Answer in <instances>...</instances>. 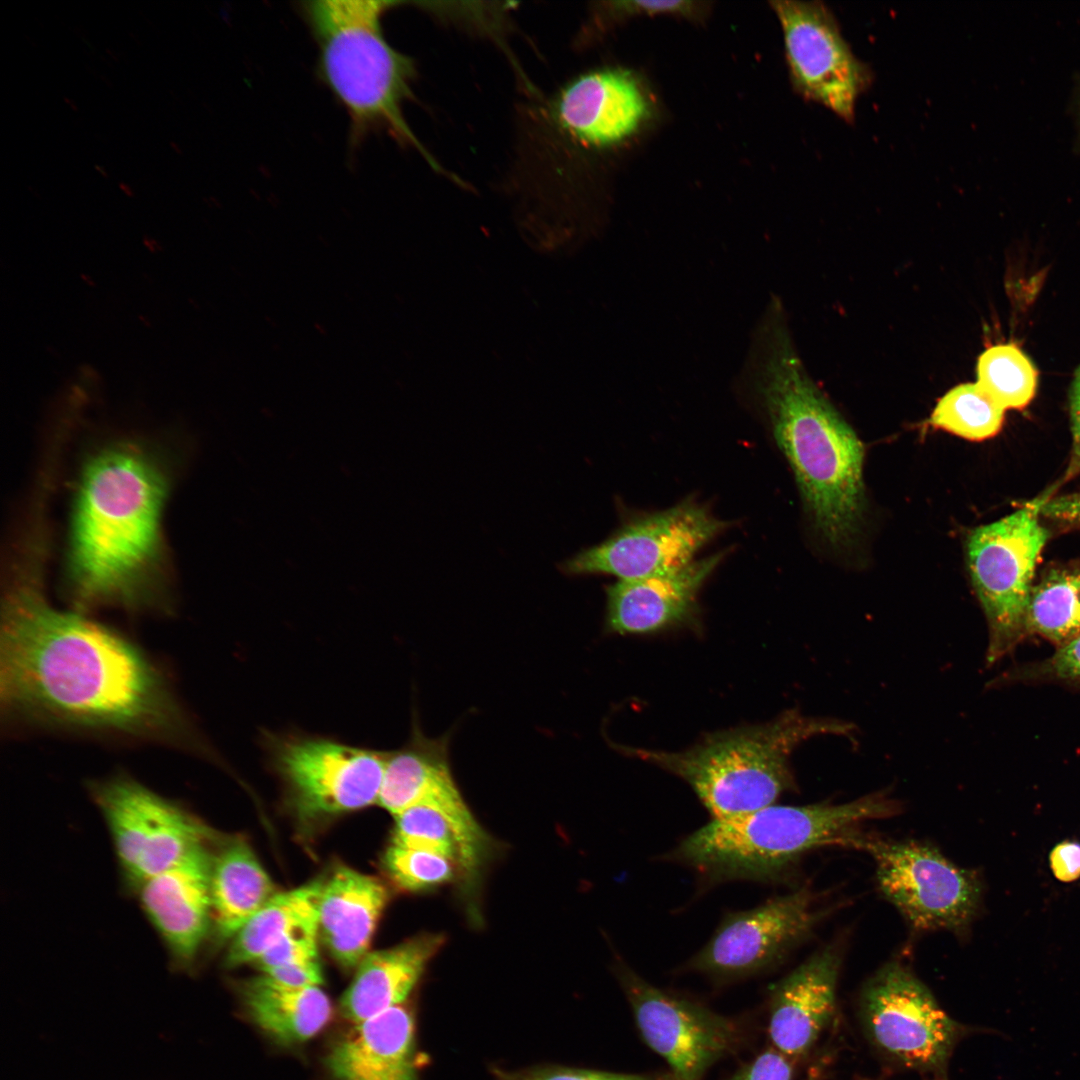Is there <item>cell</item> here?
<instances>
[{
  "mask_svg": "<svg viewBox=\"0 0 1080 1080\" xmlns=\"http://www.w3.org/2000/svg\"><path fill=\"white\" fill-rule=\"evenodd\" d=\"M0 696L10 716L191 746V726L158 667L134 643L61 611L33 583L3 600Z\"/></svg>",
  "mask_w": 1080,
  "mask_h": 1080,
  "instance_id": "6da1fadb",
  "label": "cell"
},
{
  "mask_svg": "<svg viewBox=\"0 0 1080 1080\" xmlns=\"http://www.w3.org/2000/svg\"><path fill=\"white\" fill-rule=\"evenodd\" d=\"M170 479L143 444L117 441L91 454L74 492L65 580L80 607L155 603L164 579L162 515Z\"/></svg>",
  "mask_w": 1080,
  "mask_h": 1080,
  "instance_id": "7a4b0ae2",
  "label": "cell"
},
{
  "mask_svg": "<svg viewBox=\"0 0 1080 1080\" xmlns=\"http://www.w3.org/2000/svg\"><path fill=\"white\" fill-rule=\"evenodd\" d=\"M758 339L754 394L816 529L833 547H847L863 520L864 446L807 375L776 312Z\"/></svg>",
  "mask_w": 1080,
  "mask_h": 1080,
  "instance_id": "3957f363",
  "label": "cell"
},
{
  "mask_svg": "<svg viewBox=\"0 0 1080 1080\" xmlns=\"http://www.w3.org/2000/svg\"><path fill=\"white\" fill-rule=\"evenodd\" d=\"M900 809L899 801L883 791L841 804H772L713 818L683 839L671 858L712 881L776 880L808 851L849 847L863 822L893 816Z\"/></svg>",
  "mask_w": 1080,
  "mask_h": 1080,
  "instance_id": "277c9868",
  "label": "cell"
},
{
  "mask_svg": "<svg viewBox=\"0 0 1080 1080\" xmlns=\"http://www.w3.org/2000/svg\"><path fill=\"white\" fill-rule=\"evenodd\" d=\"M396 3L313 0L299 2L298 10L317 45L320 80L349 117L351 145L385 131L425 152L402 111L411 96L414 64L389 44L382 27Z\"/></svg>",
  "mask_w": 1080,
  "mask_h": 1080,
  "instance_id": "5b68a950",
  "label": "cell"
},
{
  "mask_svg": "<svg viewBox=\"0 0 1080 1080\" xmlns=\"http://www.w3.org/2000/svg\"><path fill=\"white\" fill-rule=\"evenodd\" d=\"M852 723L790 710L758 725L718 731L679 752L622 750L684 780L713 818H729L772 805L795 787L790 756L820 735L849 736Z\"/></svg>",
  "mask_w": 1080,
  "mask_h": 1080,
  "instance_id": "8992f818",
  "label": "cell"
},
{
  "mask_svg": "<svg viewBox=\"0 0 1080 1080\" xmlns=\"http://www.w3.org/2000/svg\"><path fill=\"white\" fill-rule=\"evenodd\" d=\"M1044 496L974 529L967 541L972 585L989 630L986 662L993 665L1027 635L1033 578L1049 532L1040 522Z\"/></svg>",
  "mask_w": 1080,
  "mask_h": 1080,
  "instance_id": "52a82bcc",
  "label": "cell"
},
{
  "mask_svg": "<svg viewBox=\"0 0 1080 1080\" xmlns=\"http://www.w3.org/2000/svg\"><path fill=\"white\" fill-rule=\"evenodd\" d=\"M860 1020L871 1045L891 1062L929 1080H948L961 1039L985 1029L951 1018L927 986L900 961L882 966L863 986Z\"/></svg>",
  "mask_w": 1080,
  "mask_h": 1080,
  "instance_id": "ba28073f",
  "label": "cell"
},
{
  "mask_svg": "<svg viewBox=\"0 0 1080 1080\" xmlns=\"http://www.w3.org/2000/svg\"><path fill=\"white\" fill-rule=\"evenodd\" d=\"M850 847L870 854L880 892L914 930H968L982 901L977 872L958 867L937 848L915 840L859 833Z\"/></svg>",
  "mask_w": 1080,
  "mask_h": 1080,
  "instance_id": "9c48e42d",
  "label": "cell"
},
{
  "mask_svg": "<svg viewBox=\"0 0 1080 1080\" xmlns=\"http://www.w3.org/2000/svg\"><path fill=\"white\" fill-rule=\"evenodd\" d=\"M130 890L207 845L214 832L200 818L128 776L90 785Z\"/></svg>",
  "mask_w": 1080,
  "mask_h": 1080,
  "instance_id": "30bf717a",
  "label": "cell"
},
{
  "mask_svg": "<svg viewBox=\"0 0 1080 1080\" xmlns=\"http://www.w3.org/2000/svg\"><path fill=\"white\" fill-rule=\"evenodd\" d=\"M729 527L705 505L685 500L624 523L601 543L558 564L566 576L610 575L631 580L677 570Z\"/></svg>",
  "mask_w": 1080,
  "mask_h": 1080,
  "instance_id": "8fae6325",
  "label": "cell"
},
{
  "mask_svg": "<svg viewBox=\"0 0 1080 1080\" xmlns=\"http://www.w3.org/2000/svg\"><path fill=\"white\" fill-rule=\"evenodd\" d=\"M386 753L316 736L271 737L269 754L290 802L316 818L378 803Z\"/></svg>",
  "mask_w": 1080,
  "mask_h": 1080,
  "instance_id": "7c38bea8",
  "label": "cell"
},
{
  "mask_svg": "<svg viewBox=\"0 0 1080 1080\" xmlns=\"http://www.w3.org/2000/svg\"><path fill=\"white\" fill-rule=\"evenodd\" d=\"M770 5L782 29L794 89L852 123L873 73L853 53L833 11L820 0H775Z\"/></svg>",
  "mask_w": 1080,
  "mask_h": 1080,
  "instance_id": "4fadbf2b",
  "label": "cell"
},
{
  "mask_svg": "<svg viewBox=\"0 0 1080 1080\" xmlns=\"http://www.w3.org/2000/svg\"><path fill=\"white\" fill-rule=\"evenodd\" d=\"M618 977L642 1037L665 1059L672 1080H702L739 1043L731 1019L655 987L626 965Z\"/></svg>",
  "mask_w": 1080,
  "mask_h": 1080,
  "instance_id": "5bb4252c",
  "label": "cell"
},
{
  "mask_svg": "<svg viewBox=\"0 0 1080 1080\" xmlns=\"http://www.w3.org/2000/svg\"><path fill=\"white\" fill-rule=\"evenodd\" d=\"M814 895L801 888L755 908L729 913L688 968L718 979L760 972L806 939L820 919Z\"/></svg>",
  "mask_w": 1080,
  "mask_h": 1080,
  "instance_id": "9a60e30c",
  "label": "cell"
},
{
  "mask_svg": "<svg viewBox=\"0 0 1080 1080\" xmlns=\"http://www.w3.org/2000/svg\"><path fill=\"white\" fill-rule=\"evenodd\" d=\"M211 862L207 845L200 846L136 891L177 968L191 967L212 925Z\"/></svg>",
  "mask_w": 1080,
  "mask_h": 1080,
  "instance_id": "2e32d148",
  "label": "cell"
},
{
  "mask_svg": "<svg viewBox=\"0 0 1080 1080\" xmlns=\"http://www.w3.org/2000/svg\"><path fill=\"white\" fill-rule=\"evenodd\" d=\"M649 101L634 75L608 68L586 73L559 94L555 116L573 138L608 147L632 135L648 117Z\"/></svg>",
  "mask_w": 1080,
  "mask_h": 1080,
  "instance_id": "e0dca14e",
  "label": "cell"
},
{
  "mask_svg": "<svg viewBox=\"0 0 1080 1080\" xmlns=\"http://www.w3.org/2000/svg\"><path fill=\"white\" fill-rule=\"evenodd\" d=\"M724 553L648 577L617 580L606 587L605 626L617 634H650L688 623L696 616L699 591Z\"/></svg>",
  "mask_w": 1080,
  "mask_h": 1080,
  "instance_id": "ac0fdd59",
  "label": "cell"
},
{
  "mask_svg": "<svg viewBox=\"0 0 1080 1080\" xmlns=\"http://www.w3.org/2000/svg\"><path fill=\"white\" fill-rule=\"evenodd\" d=\"M841 953L829 945L778 982L770 1001L769 1036L790 1059L807 1055L835 1011Z\"/></svg>",
  "mask_w": 1080,
  "mask_h": 1080,
  "instance_id": "d6986e66",
  "label": "cell"
},
{
  "mask_svg": "<svg viewBox=\"0 0 1080 1080\" xmlns=\"http://www.w3.org/2000/svg\"><path fill=\"white\" fill-rule=\"evenodd\" d=\"M325 1065L332 1080H419L411 1011L401 1004L356 1024Z\"/></svg>",
  "mask_w": 1080,
  "mask_h": 1080,
  "instance_id": "ffe728a7",
  "label": "cell"
},
{
  "mask_svg": "<svg viewBox=\"0 0 1080 1080\" xmlns=\"http://www.w3.org/2000/svg\"><path fill=\"white\" fill-rule=\"evenodd\" d=\"M387 899L380 880L346 866L323 881L318 932L339 965L355 968L366 956Z\"/></svg>",
  "mask_w": 1080,
  "mask_h": 1080,
  "instance_id": "44dd1931",
  "label": "cell"
},
{
  "mask_svg": "<svg viewBox=\"0 0 1080 1080\" xmlns=\"http://www.w3.org/2000/svg\"><path fill=\"white\" fill-rule=\"evenodd\" d=\"M444 941L441 934L427 933L367 953L341 997V1015L359 1024L401 1005Z\"/></svg>",
  "mask_w": 1080,
  "mask_h": 1080,
  "instance_id": "7402d4cb",
  "label": "cell"
},
{
  "mask_svg": "<svg viewBox=\"0 0 1080 1080\" xmlns=\"http://www.w3.org/2000/svg\"><path fill=\"white\" fill-rule=\"evenodd\" d=\"M241 999L251 1020L282 1045L304 1043L329 1022L332 1006L320 987L283 986L265 974L240 986Z\"/></svg>",
  "mask_w": 1080,
  "mask_h": 1080,
  "instance_id": "603a6c76",
  "label": "cell"
},
{
  "mask_svg": "<svg viewBox=\"0 0 1080 1080\" xmlns=\"http://www.w3.org/2000/svg\"><path fill=\"white\" fill-rule=\"evenodd\" d=\"M212 925L229 939L273 896L274 885L249 845L233 840L212 856Z\"/></svg>",
  "mask_w": 1080,
  "mask_h": 1080,
  "instance_id": "cb8c5ba5",
  "label": "cell"
},
{
  "mask_svg": "<svg viewBox=\"0 0 1080 1080\" xmlns=\"http://www.w3.org/2000/svg\"><path fill=\"white\" fill-rule=\"evenodd\" d=\"M449 735L429 738L415 725L409 741L386 753L378 804L393 816L417 805L433 786L452 779Z\"/></svg>",
  "mask_w": 1080,
  "mask_h": 1080,
  "instance_id": "d4e9b609",
  "label": "cell"
},
{
  "mask_svg": "<svg viewBox=\"0 0 1080 1080\" xmlns=\"http://www.w3.org/2000/svg\"><path fill=\"white\" fill-rule=\"evenodd\" d=\"M323 880L273 895L233 936L225 957L227 967L257 962L294 930L318 923Z\"/></svg>",
  "mask_w": 1080,
  "mask_h": 1080,
  "instance_id": "484cf974",
  "label": "cell"
},
{
  "mask_svg": "<svg viewBox=\"0 0 1080 1080\" xmlns=\"http://www.w3.org/2000/svg\"><path fill=\"white\" fill-rule=\"evenodd\" d=\"M1026 630L1057 647L1080 634V569H1051L1033 585Z\"/></svg>",
  "mask_w": 1080,
  "mask_h": 1080,
  "instance_id": "4316f807",
  "label": "cell"
},
{
  "mask_svg": "<svg viewBox=\"0 0 1080 1080\" xmlns=\"http://www.w3.org/2000/svg\"><path fill=\"white\" fill-rule=\"evenodd\" d=\"M976 383L1004 410H1019L1034 398L1038 372L1017 345L997 344L979 356Z\"/></svg>",
  "mask_w": 1080,
  "mask_h": 1080,
  "instance_id": "83f0119b",
  "label": "cell"
},
{
  "mask_svg": "<svg viewBox=\"0 0 1080 1080\" xmlns=\"http://www.w3.org/2000/svg\"><path fill=\"white\" fill-rule=\"evenodd\" d=\"M1004 413L976 382L964 383L939 399L928 423L964 439L981 441L1000 431Z\"/></svg>",
  "mask_w": 1080,
  "mask_h": 1080,
  "instance_id": "f1b7e54d",
  "label": "cell"
},
{
  "mask_svg": "<svg viewBox=\"0 0 1080 1080\" xmlns=\"http://www.w3.org/2000/svg\"><path fill=\"white\" fill-rule=\"evenodd\" d=\"M392 844L444 856L460 868V847L447 819L435 808L419 804L394 816Z\"/></svg>",
  "mask_w": 1080,
  "mask_h": 1080,
  "instance_id": "f546056e",
  "label": "cell"
},
{
  "mask_svg": "<svg viewBox=\"0 0 1080 1080\" xmlns=\"http://www.w3.org/2000/svg\"><path fill=\"white\" fill-rule=\"evenodd\" d=\"M383 864L390 879L400 888L416 891L449 882L456 864L429 851L392 844L385 851Z\"/></svg>",
  "mask_w": 1080,
  "mask_h": 1080,
  "instance_id": "4dcf8cb0",
  "label": "cell"
},
{
  "mask_svg": "<svg viewBox=\"0 0 1080 1080\" xmlns=\"http://www.w3.org/2000/svg\"><path fill=\"white\" fill-rule=\"evenodd\" d=\"M1002 681H1055L1080 684V634L1058 646L1048 658L1022 665L1004 674Z\"/></svg>",
  "mask_w": 1080,
  "mask_h": 1080,
  "instance_id": "1f68e13d",
  "label": "cell"
},
{
  "mask_svg": "<svg viewBox=\"0 0 1080 1080\" xmlns=\"http://www.w3.org/2000/svg\"><path fill=\"white\" fill-rule=\"evenodd\" d=\"M318 923L302 926L272 946L256 962L262 972L318 960Z\"/></svg>",
  "mask_w": 1080,
  "mask_h": 1080,
  "instance_id": "d6a6232c",
  "label": "cell"
},
{
  "mask_svg": "<svg viewBox=\"0 0 1080 1080\" xmlns=\"http://www.w3.org/2000/svg\"><path fill=\"white\" fill-rule=\"evenodd\" d=\"M496 1080H672L650 1076L611 1073L558 1065L535 1066L521 1070H493Z\"/></svg>",
  "mask_w": 1080,
  "mask_h": 1080,
  "instance_id": "836d02e7",
  "label": "cell"
},
{
  "mask_svg": "<svg viewBox=\"0 0 1080 1080\" xmlns=\"http://www.w3.org/2000/svg\"><path fill=\"white\" fill-rule=\"evenodd\" d=\"M792 1059L774 1047L743 1066L731 1080H792Z\"/></svg>",
  "mask_w": 1080,
  "mask_h": 1080,
  "instance_id": "e575fe53",
  "label": "cell"
},
{
  "mask_svg": "<svg viewBox=\"0 0 1080 1080\" xmlns=\"http://www.w3.org/2000/svg\"><path fill=\"white\" fill-rule=\"evenodd\" d=\"M693 1H620L613 2L611 9L620 16L672 14L696 17L702 10Z\"/></svg>",
  "mask_w": 1080,
  "mask_h": 1080,
  "instance_id": "d590c367",
  "label": "cell"
},
{
  "mask_svg": "<svg viewBox=\"0 0 1080 1080\" xmlns=\"http://www.w3.org/2000/svg\"><path fill=\"white\" fill-rule=\"evenodd\" d=\"M263 974L278 984L292 988L319 987L323 982L318 960L273 968Z\"/></svg>",
  "mask_w": 1080,
  "mask_h": 1080,
  "instance_id": "8d00e7d4",
  "label": "cell"
},
{
  "mask_svg": "<svg viewBox=\"0 0 1080 1080\" xmlns=\"http://www.w3.org/2000/svg\"><path fill=\"white\" fill-rule=\"evenodd\" d=\"M1049 865L1054 877L1064 883L1080 879V842L1063 840L1049 853Z\"/></svg>",
  "mask_w": 1080,
  "mask_h": 1080,
  "instance_id": "74e56055",
  "label": "cell"
},
{
  "mask_svg": "<svg viewBox=\"0 0 1080 1080\" xmlns=\"http://www.w3.org/2000/svg\"><path fill=\"white\" fill-rule=\"evenodd\" d=\"M1070 416L1072 430V450L1070 461L1061 483L1080 473V367L1078 368L1070 392Z\"/></svg>",
  "mask_w": 1080,
  "mask_h": 1080,
  "instance_id": "f35d334b",
  "label": "cell"
},
{
  "mask_svg": "<svg viewBox=\"0 0 1080 1080\" xmlns=\"http://www.w3.org/2000/svg\"><path fill=\"white\" fill-rule=\"evenodd\" d=\"M118 186H119V189H120V190H121V191H122V192H123V193H124V194H125L126 196H128V197H132V196H134V191H133L132 187H131V186H130V185H129L128 183H126V182H124V181H120V182L118 183Z\"/></svg>",
  "mask_w": 1080,
  "mask_h": 1080,
  "instance_id": "ab89813d",
  "label": "cell"
},
{
  "mask_svg": "<svg viewBox=\"0 0 1080 1080\" xmlns=\"http://www.w3.org/2000/svg\"><path fill=\"white\" fill-rule=\"evenodd\" d=\"M63 100L70 107V109H72L73 111L78 110V105L72 98L64 96Z\"/></svg>",
  "mask_w": 1080,
  "mask_h": 1080,
  "instance_id": "60d3db41",
  "label": "cell"
},
{
  "mask_svg": "<svg viewBox=\"0 0 1080 1080\" xmlns=\"http://www.w3.org/2000/svg\"><path fill=\"white\" fill-rule=\"evenodd\" d=\"M94 168L102 177L109 178V173H108V171L106 170L105 167H103V166H101L99 164H96V165H94Z\"/></svg>",
  "mask_w": 1080,
  "mask_h": 1080,
  "instance_id": "b9f144b4",
  "label": "cell"
},
{
  "mask_svg": "<svg viewBox=\"0 0 1080 1080\" xmlns=\"http://www.w3.org/2000/svg\"><path fill=\"white\" fill-rule=\"evenodd\" d=\"M169 146L177 155H182V149L177 142L170 141Z\"/></svg>",
  "mask_w": 1080,
  "mask_h": 1080,
  "instance_id": "7bdbcfd3",
  "label": "cell"
},
{
  "mask_svg": "<svg viewBox=\"0 0 1080 1080\" xmlns=\"http://www.w3.org/2000/svg\"><path fill=\"white\" fill-rule=\"evenodd\" d=\"M1078 104H1079V120H1080V95H1079V101H1078Z\"/></svg>",
  "mask_w": 1080,
  "mask_h": 1080,
  "instance_id": "ee69618b",
  "label": "cell"
},
{
  "mask_svg": "<svg viewBox=\"0 0 1080 1080\" xmlns=\"http://www.w3.org/2000/svg\"><path fill=\"white\" fill-rule=\"evenodd\" d=\"M858 1080H875V1079H870V1078H865V1077H864V1078H860V1079H858Z\"/></svg>",
  "mask_w": 1080,
  "mask_h": 1080,
  "instance_id": "f6af8a7d",
  "label": "cell"
}]
</instances>
